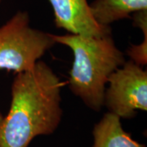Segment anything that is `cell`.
<instances>
[{
    "label": "cell",
    "instance_id": "6da1fadb",
    "mask_svg": "<svg viewBox=\"0 0 147 147\" xmlns=\"http://www.w3.org/2000/svg\"><path fill=\"white\" fill-rule=\"evenodd\" d=\"M63 84L48 65L16 74L10 109L0 123V147H28L37 137L52 135L62 119Z\"/></svg>",
    "mask_w": 147,
    "mask_h": 147
},
{
    "label": "cell",
    "instance_id": "52a82bcc",
    "mask_svg": "<svg viewBox=\"0 0 147 147\" xmlns=\"http://www.w3.org/2000/svg\"><path fill=\"white\" fill-rule=\"evenodd\" d=\"M92 147H146L132 139L121 123V119L107 112L93 127Z\"/></svg>",
    "mask_w": 147,
    "mask_h": 147
},
{
    "label": "cell",
    "instance_id": "277c9868",
    "mask_svg": "<svg viewBox=\"0 0 147 147\" xmlns=\"http://www.w3.org/2000/svg\"><path fill=\"white\" fill-rule=\"evenodd\" d=\"M104 106L120 119H131L147 110V71L132 61H125L110 75Z\"/></svg>",
    "mask_w": 147,
    "mask_h": 147
},
{
    "label": "cell",
    "instance_id": "7a4b0ae2",
    "mask_svg": "<svg viewBox=\"0 0 147 147\" xmlns=\"http://www.w3.org/2000/svg\"><path fill=\"white\" fill-rule=\"evenodd\" d=\"M56 43L69 47L74 61L69 76V89L89 109L100 111L110 75L125 62L112 34L85 36L74 34H52Z\"/></svg>",
    "mask_w": 147,
    "mask_h": 147
},
{
    "label": "cell",
    "instance_id": "3957f363",
    "mask_svg": "<svg viewBox=\"0 0 147 147\" xmlns=\"http://www.w3.org/2000/svg\"><path fill=\"white\" fill-rule=\"evenodd\" d=\"M55 44L52 34L30 26L29 13L18 11L0 26V70H30Z\"/></svg>",
    "mask_w": 147,
    "mask_h": 147
},
{
    "label": "cell",
    "instance_id": "9c48e42d",
    "mask_svg": "<svg viewBox=\"0 0 147 147\" xmlns=\"http://www.w3.org/2000/svg\"><path fill=\"white\" fill-rule=\"evenodd\" d=\"M1 2H2V0H0V3H1Z\"/></svg>",
    "mask_w": 147,
    "mask_h": 147
},
{
    "label": "cell",
    "instance_id": "8992f818",
    "mask_svg": "<svg viewBox=\"0 0 147 147\" xmlns=\"http://www.w3.org/2000/svg\"><path fill=\"white\" fill-rule=\"evenodd\" d=\"M89 5L95 21L107 27L116 21L131 18L135 13L147 11V0H94Z\"/></svg>",
    "mask_w": 147,
    "mask_h": 147
},
{
    "label": "cell",
    "instance_id": "ba28073f",
    "mask_svg": "<svg viewBox=\"0 0 147 147\" xmlns=\"http://www.w3.org/2000/svg\"><path fill=\"white\" fill-rule=\"evenodd\" d=\"M3 115L0 113V123H1V121H2V119H3Z\"/></svg>",
    "mask_w": 147,
    "mask_h": 147
},
{
    "label": "cell",
    "instance_id": "5b68a950",
    "mask_svg": "<svg viewBox=\"0 0 147 147\" xmlns=\"http://www.w3.org/2000/svg\"><path fill=\"white\" fill-rule=\"evenodd\" d=\"M55 25L69 34L100 36L111 33V28L99 25L92 16L88 0H48Z\"/></svg>",
    "mask_w": 147,
    "mask_h": 147
}]
</instances>
